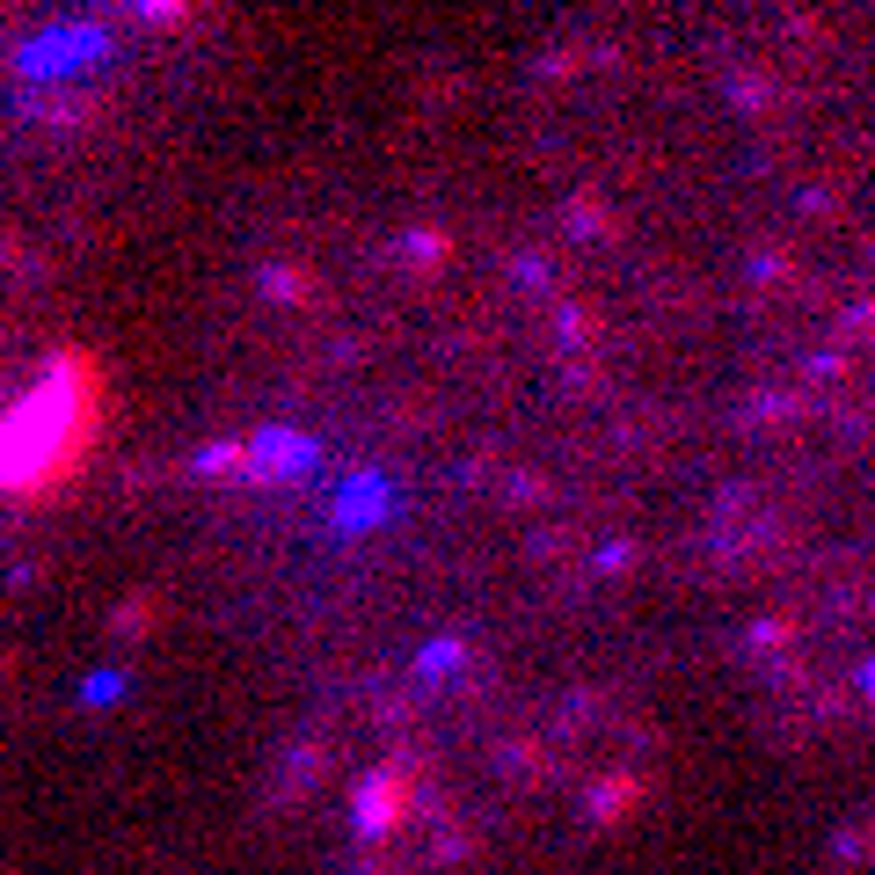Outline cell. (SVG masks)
Masks as SVG:
<instances>
[{"label": "cell", "instance_id": "6da1fadb", "mask_svg": "<svg viewBox=\"0 0 875 875\" xmlns=\"http://www.w3.org/2000/svg\"><path fill=\"white\" fill-rule=\"evenodd\" d=\"M102 438V365L66 350L37 372V387L0 409V489L51 496L66 489Z\"/></svg>", "mask_w": 875, "mask_h": 875}]
</instances>
